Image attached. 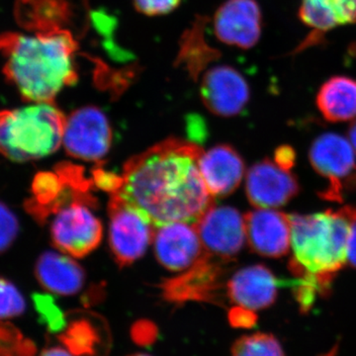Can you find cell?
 Listing matches in <instances>:
<instances>
[{"mask_svg": "<svg viewBox=\"0 0 356 356\" xmlns=\"http://www.w3.org/2000/svg\"><path fill=\"white\" fill-rule=\"evenodd\" d=\"M336 353H337V348H334V350H332L331 351H330L329 353H327V355H325L324 356H336Z\"/></svg>", "mask_w": 356, "mask_h": 356, "instance_id": "cell-36", "label": "cell"}, {"mask_svg": "<svg viewBox=\"0 0 356 356\" xmlns=\"http://www.w3.org/2000/svg\"><path fill=\"white\" fill-rule=\"evenodd\" d=\"M317 106L325 120L332 123L355 118V79L344 76H332L327 79L318 89Z\"/></svg>", "mask_w": 356, "mask_h": 356, "instance_id": "cell-21", "label": "cell"}, {"mask_svg": "<svg viewBox=\"0 0 356 356\" xmlns=\"http://www.w3.org/2000/svg\"><path fill=\"white\" fill-rule=\"evenodd\" d=\"M198 165L213 197H226L233 193L245 175L242 156L229 145H218L203 152Z\"/></svg>", "mask_w": 356, "mask_h": 356, "instance_id": "cell-18", "label": "cell"}, {"mask_svg": "<svg viewBox=\"0 0 356 356\" xmlns=\"http://www.w3.org/2000/svg\"><path fill=\"white\" fill-rule=\"evenodd\" d=\"M63 143L72 158L102 163L111 147L108 118L102 110L91 105L76 109L65 119Z\"/></svg>", "mask_w": 356, "mask_h": 356, "instance_id": "cell-8", "label": "cell"}, {"mask_svg": "<svg viewBox=\"0 0 356 356\" xmlns=\"http://www.w3.org/2000/svg\"><path fill=\"white\" fill-rule=\"evenodd\" d=\"M128 356H151L149 355H146V353H135V355H131Z\"/></svg>", "mask_w": 356, "mask_h": 356, "instance_id": "cell-37", "label": "cell"}, {"mask_svg": "<svg viewBox=\"0 0 356 356\" xmlns=\"http://www.w3.org/2000/svg\"><path fill=\"white\" fill-rule=\"evenodd\" d=\"M299 18L317 40L337 26L356 23V0H302Z\"/></svg>", "mask_w": 356, "mask_h": 356, "instance_id": "cell-20", "label": "cell"}, {"mask_svg": "<svg viewBox=\"0 0 356 356\" xmlns=\"http://www.w3.org/2000/svg\"><path fill=\"white\" fill-rule=\"evenodd\" d=\"M348 136H350L351 145H353V149L356 152V121L351 124L350 131H348Z\"/></svg>", "mask_w": 356, "mask_h": 356, "instance_id": "cell-35", "label": "cell"}, {"mask_svg": "<svg viewBox=\"0 0 356 356\" xmlns=\"http://www.w3.org/2000/svg\"><path fill=\"white\" fill-rule=\"evenodd\" d=\"M65 119L54 103L1 110L0 154L17 163L50 156L63 143Z\"/></svg>", "mask_w": 356, "mask_h": 356, "instance_id": "cell-4", "label": "cell"}, {"mask_svg": "<svg viewBox=\"0 0 356 356\" xmlns=\"http://www.w3.org/2000/svg\"><path fill=\"white\" fill-rule=\"evenodd\" d=\"M0 34L3 74L25 102L54 103L77 83L79 37L72 32Z\"/></svg>", "mask_w": 356, "mask_h": 356, "instance_id": "cell-2", "label": "cell"}, {"mask_svg": "<svg viewBox=\"0 0 356 356\" xmlns=\"http://www.w3.org/2000/svg\"><path fill=\"white\" fill-rule=\"evenodd\" d=\"M15 16L26 31L72 32L81 38L88 24V0H17Z\"/></svg>", "mask_w": 356, "mask_h": 356, "instance_id": "cell-6", "label": "cell"}, {"mask_svg": "<svg viewBox=\"0 0 356 356\" xmlns=\"http://www.w3.org/2000/svg\"><path fill=\"white\" fill-rule=\"evenodd\" d=\"M200 95L210 112L229 118L245 110L250 102V90L238 70L224 65L212 67L204 74Z\"/></svg>", "mask_w": 356, "mask_h": 356, "instance_id": "cell-12", "label": "cell"}, {"mask_svg": "<svg viewBox=\"0 0 356 356\" xmlns=\"http://www.w3.org/2000/svg\"><path fill=\"white\" fill-rule=\"evenodd\" d=\"M296 161V154L293 147L290 146H281L276 149L274 154V161L282 168L291 170Z\"/></svg>", "mask_w": 356, "mask_h": 356, "instance_id": "cell-32", "label": "cell"}, {"mask_svg": "<svg viewBox=\"0 0 356 356\" xmlns=\"http://www.w3.org/2000/svg\"><path fill=\"white\" fill-rule=\"evenodd\" d=\"M202 154L192 140L170 138L159 143L125 163L123 186L116 194L156 228L173 222L196 224L214 205L199 170Z\"/></svg>", "mask_w": 356, "mask_h": 356, "instance_id": "cell-1", "label": "cell"}, {"mask_svg": "<svg viewBox=\"0 0 356 356\" xmlns=\"http://www.w3.org/2000/svg\"><path fill=\"white\" fill-rule=\"evenodd\" d=\"M39 356H74L69 350L62 348H49L42 351Z\"/></svg>", "mask_w": 356, "mask_h": 356, "instance_id": "cell-34", "label": "cell"}, {"mask_svg": "<svg viewBox=\"0 0 356 356\" xmlns=\"http://www.w3.org/2000/svg\"><path fill=\"white\" fill-rule=\"evenodd\" d=\"M19 232V222L13 211L0 202V254L13 245Z\"/></svg>", "mask_w": 356, "mask_h": 356, "instance_id": "cell-27", "label": "cell"}, {"mask_svg": "<svg viewBox=\"0 0 356 356\" xmlns=\"http://www.w3.org/2000/svg\"><path fill=\"white\" fill-rule=\"evenodd\" d=\"M194 225L205 252L220 261H234L245 245V218L236 208L213 205Z\"/></svg>", "mask_w": 356, "mask_h": 356, "instance_id": "cell-11", "label": "cell"}, {"mask_svg": "<svg viewBox=\"0 0 356 356\" xmlns=\"http://www.w3.org/2000/svg\"><path fill=\"white\" fill-rule=\"evenodd\" d=\"M91 208L88 204L74 201L55 215L51 225V238L58 250L81 259L100 245L102 224Z\"/></svg>", "mask_w": 356, "mask_h": 356, "instance_id": "cell-7", "label": "cell"}, {"mask_svg": "<svg viewBox=\"0 0 356 356\" xmlns=\"http://www.w3.org/2000/svg\"><path fill=\"white\" fill-rule=\"evenodd\" d=\"M205 23L198 19L185 33L178 55L177 64L181 65L191 76L196 79L211 62L220 58L219 51L209 46L204 38Z\"/></svg>", "mask_w": 356, "mask_h": 356, "instance_id": "cell-23", "label": "cell"}, {"mask_svg": "<svg viewBox=\"0 0 356 356\" xmlns=\"http://www.w3.org/2000/svg\"><path fill=\"white\" fill-rule=\"evenodd\" d=\"M102 163H100V165ZM100 165L93 168L92 172H91L95 188L108 192L110 195L118 193L122 186H123V177L104 170Z\"/></svg>", "mask_w": 356, "mask_h": 356, "instance_id": "cell-29", "label": "cell"}, {"mask_svg": "<svg viewBox=\"0 0 356 356\" xmlns=\"http://www.w3.org/2000/svg\"><path fill=\"white\" fill-rule=\"evenodd\" d=\"M348 261L356 268V221L351 227L350 240L348 243Z\"/></svg>", "mask_w": 356, "mask_h": 356, "instance_id": "cell-33", "label": "cell"}, {"mask_svg": "<svg viewBox=\"0 0 356 356\" xmlns=\"http://www.w3.org/2000/svg\"><path fill=\"white\" fill-rule=\"evenodd\" d=\"M309 158L314 170L329 181L321 197L341 202L343 182L356 177V158L351 143L337 134H323L312 144Z\"/></svg>", "mask_w": 356, "mask_h": 356, "instance_id": "cell-10", "label": "cell"}, {"mask_svg": "<svg viewBox=\"0 0 356 356\" xmlns=\"http://www.w3.org/2000/svg\"><path fill=\"white\" fill-rule=\"evenodd\" d=\"M58 337L74 356H99L104 344L99 325L84 316L72 318Z\"/></svg>", "mask_w": 356, "mask_h": 356, "instance_id": "cell-22", "label": "cell"}, {"mask_svg": "<svg viewBox=\"0 0 356 356\" xmlns=\"http://www.w3.org/2000/svg\"><path fill=\"white\" fill-rule=\"evenodd\" d=\"M35 275L41 286L54 294L70 296L83 289L86 273L67 255L44 252L35 266Z\"/></svg>", "mask_w": 356, "mask_h": 356, "instance_id": "cell-19", "label": "cell"}, {"mask_svg": "<svg viewBox=\"0 0 356 356\" xmlns=\"http://www.w3.org/2000/svg\"><path fill=\"white\" fill-rule=\"evenodd\" d=\"M26 301L10 281L0 278V321L19 317L24 313Z\"/></svg>", "mask_w": 356, "mask_h": 356, "instance_id": "cell-26", "label": "cell"}, {"mask_svg": "<svg viewBox=\"0 0 356 356\" xmlns=\"http://www.w3.org/2000/svg\"><path fill=\"white\" fill-rule=\"evenodd\" d=\"M232 356H285L280 341L273 334L257 332L241 337L232 346Z\"/></svg>", "mask_w": 356, "mask_h": 356, "instance_id": "cell-24", "label": "cell"}, {"mask_svg": "<svg viewBox=\"0 0 356 356\" xmlns=\"http://www.w3.org/2000/svg\"><path fill=\"white\" fill-rule=\"evenodd\" d=\"M293 257L289 270L336 276L348 259L351 227L356 221V207L346 206L310 215H289Z\"/></svg>", "mask_w": 356, "mask_h": 356, "instance_id": "cell-3", "label": "cell"}, {"mask_svg": "<svg viewBox=\"0 0 356 356\" xmlns=\"http://www.w3.org/2000/svg\"><path fill=\"white\" fill-rule=\"evenodd\" d=\"M131 339L137 346L149 348L159 339L158 325L149 320H139L131 327Z\"/></svg>", "mask_w": 356, "mask_h": 356, "instance_id": "cell-28", "label": "cell"}, {"mask_svg": "<svg viewBox=\"0 0 356 356\" xmlns=\"http://www.w3.org/2000/svg\"><path fill=\"white\" fill-rule=\"evenodd\" d=\"M35 308L42 324L46 325L50 332H62L67 327L64 312L60 310L55 299L50 295L34 294Z\"/></svg>", "mask_w": 356, "mask_h": 356, "instance_id": "cell-25", "label": "cell"}, {"mask_svg": "<svg viewBox=\"0 0 356 356\" xmlns=\"http://www.w3.org/2000/svg\"><path fill=\"white\" fill-rule=\"evenodd\" d=\"M228 318L229 325L236 329H252L257 322L254 311L238 305L229 311Z\"/></svg>", "mask_w": 356, "mask_h": 356, "instance_id": "cell-31", "label": "cell"}, {"mask_svg": "<svg viewBox=\"0 0 356 356\" xmlns=\"http://www.w3.org/2000/svg\"><path fill=\"white\" fill-rule=\"evenodd\" d=\"M262 14L255 0H227L214 17L215 35L222 43L250 49L261 38Z\"/></svg>", "mask_w": 356, "mask_h": 356, "instance_id": "cell-15", "label": "cell"}, {"mask_svg": "<svg viewBox=\"0 0 356 356\" xmlns=\"http://www.w3.org/2000/svg\"><path fill=\"white\" fill-rule=\"evenodd\" d=\"M110 196V248L117 264L126 267L138 261L147 252L153 243L156 227L118 194Z\"/></svg>", "mask_w": 356, "mask_h": 356, "instance_id": "cell-5", "label": "cell"}, {"mask_svg": "<svg viewBox=\"0 0 356 356\" xmlns=\"http://www.w3.org/2000/svg\"><path fill=\"white\" fill-rule=\"evenodd\" d=\"M250 250L264 257H283L291 240L289 215L274 209L250 211L243 216Z\"/></svg>", "mask_w": 356, "mask_h": 356, "instance_id": "cell-16", "label": "cell"}, {"mask_svg": "<svg viewBox=\"0 0 356 356\" xmlns=\"http://www.w3.org/2000/svg\"><path fill=\"white\" fill-rule=\"evenodd\" d=\"M153 243L156 259L170 271L187 270L206 254L197 229L191 222L156 227Z\"/></svg>", "mask_w": 356, "mask_h": 356, "instance_id": "cell-14", "label": "cell"}, {"mask_svg": "<svg viewBox=\"0 0 356 356\" xmlns=\"http://www.w3.org/2000/svg\"><path fill=\"white\" fill-rule=\"evenodd\" d=\"M300 186L291 170L266 159L248 172L245 193L254 207L274 209L286 205L299 193Z\"/></svg>", "mask_w": 356, "mask_h": 356, "instance_id": "cell-13", "label": "cell"}, {"mask_svg": "<svg viewBox=\"0 0 356 356\" xmlns=\"http://www.w3.org/2000/svg\"><path fill=\"white\" fill-rule=\"evenodd\" d=\"M182 0H133L134 6L147 16H161L172 13Z\"/></svg>", "mask_w": 356, "mask_h": 356, "instance_id": "cell-30", "label": "cell"}, {"mask_svg": "<svg viewBox=\"0 0 356 356\" xmlns=\"http://www.w3.org/2000/svg\"><path fill=\"white\" fill-rule=\"evenodd\" d=\"M206 252L193 266L187 269L181 275L170 278L161 283V295L163 299L175 305H182L186 302H210L222 304V280L225 275V264Z\"/></svg>", "mask_w": 356, "mask_h": 356, "instance_id": "cell-9", "label": "cell"}, {"mask_svg": "<svg viewBox=\"0 0 356 356\" xmlns=\"http://www.w3.org/2000/svg\"><path fill=\"white\" fill-rule=\"evenodd\" d=\"M288 281L276 277L262 264L245 267L232 276L227 284L229 299L252 311L264 310L277 298L278 289Z\"/></svg>", "mask_w": 356, "mask_h": 356, "instance_id": "cell-17", "label": "cell"}]
</instances>
